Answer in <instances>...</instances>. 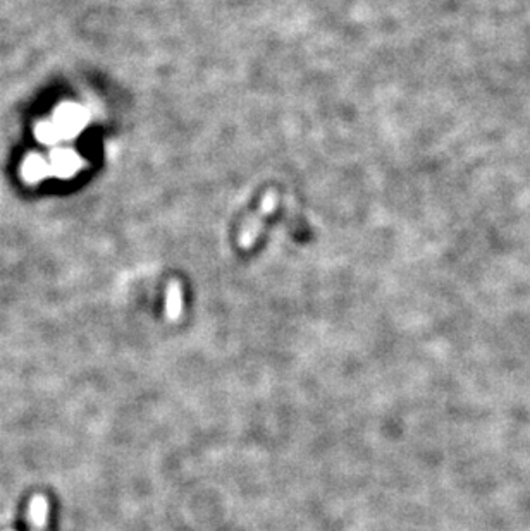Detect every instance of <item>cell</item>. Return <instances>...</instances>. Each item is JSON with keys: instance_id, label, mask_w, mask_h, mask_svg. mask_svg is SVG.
I'll use <instances>...</instances> for the list:
<instances>
[{"instance_id": "cell-3", "label": "cell", "mask_w": 530, "mask_h": 531, "mask_svg": "<svg viewBox=\"0 0 530 531\" xmlns=\"http://www.w3.org/2000/svg\"><path fill=\"white\" fill-rule=\"evenodd\" d=\"M48 521V500L45 495H35L29 502V523L35 528H47Z\"/></svg>"}, {"instance_id": "cell-4", "label": "cell", "mask_w": 530, "mask_h": 531, "mask_svg": "<svg viewBox=\"0 0 530 531\" xmlns=\"http://www.w3.org/2000/svg\"><path fill=\"white\" fill-rule=\"evenodd\" d=\"M24 176L28 177V179H40V177L45 176L47 172V165H45V160L40 157H31L28 158V160L24 162Z\"/></svg>"}, {"instance_id": "cell-5", "label": "cell", "mask_w": 530, "mask_h": 531, "mask_svg": "<svg viewBox=\"0 0 530 531\" xmlns=\"http://www.w3.org/2000/svg\"><path fill=\"white\" fill-rule=\"evenodd\" d=\"M71 162H73L71 155L66 154V151H61V154H57V155H55V157H54L55 169H57V172H61V174H66V172H68L69 167H71V165H69V163H71Z\"/></svg>"}, {"instance_id": "cell-6", "label": "cell", "mask_w": 530, "mask_h": 531, "mask_svg": "<svg viewBox=\"0 0 530 531\" xmlns=\"http://www.w3.org/2000/svg\"><path fill=\"white\" fill-rule=\"evenodd\" d=\"M52 135H54V128L50 124H42L38 128V138L42 141H50Z\"/></svg>"}, {"instance_id": "cell-2", "label": "cell", "mask_w": 530, "mask_h": 531, "mask_svg": "<svg viewBox=\"0 0 530 531\" xmlns=\"http://www.w3.org/2000/svg\"><path fill=\"white\" fill-rule=\"evenodd\" d=\"M183 313V287L179 281H170L165 287V318L177 322Z\"/></svg>"}, {"instance_id": "cell-1", "label": "cell", "mask_w": 530, "mask_h": 531, "mask_svg": "<svg viewBox=\"0 0 530 531\" xmlns=\"http://www.w3.org/2000/svg\"><path fill=\"white\" fill-rule=\"evenodd\" d=\"M277 207V193L276 191H267L262 198L260 208L251 215L250 218L246 220V224L243 225L240 234V246L243 250H250L253 248L255 241H257L258 234L262 231V224Z\"/></svg>"}]
</instances>
